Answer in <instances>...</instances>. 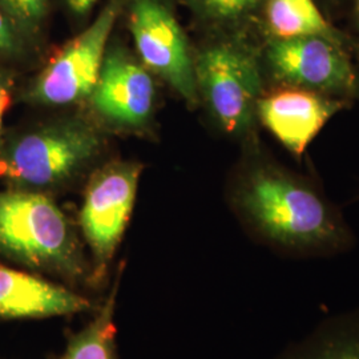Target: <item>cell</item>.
I'll return each mask as SVG.
<instances>
[{
  "label": "cell",
  "instance_id": "obj_1",
  "mask_svg": "<svg viewBox=\"0 0 359 359\" xmlns=\"http://www.w3.org/2000/svg\"><path fill=\"white\" fill-rule=\"evenodd\" d=\"M233 173L226 201L246 234L274 255L290 259L344 256L357 236L342 209L308 175L264 151L258 137Z\"/></svg>",
  "mask_w": 359,
  "mask_h": 359
},
{
  "label": "cell",
  "instance_id": "obj_2",
  "mask_svg": "<svg viewBox=\"0 0 359 359\" xmlns=\"http://www.w3.org/2000/svg\"><path fill=\"white\" fill-rule=\"evenodd\" d=\"M0 257L18 268L97 295L77 224L48 194L0 191Z\"/></svg>",
  "mask_w": 359,
  "mask_h": 359
},
{
  "label": "cell",
  "instance_id": "obj_3",
  "mask_svg": "<svg viewBox=\"0 0 359 359\" xmlns=\"http://www.w3.org/2000/svg\"><path fill=\"white\" fill-rule=\"evenodd\" d=\"M104 129L83 116H63L4 136L0 180L7 188L55 196L74 187L100 157Z\"/></svg>",
  "mask_w": 359,
  "mask_h": 359
},
{
  "label": "cell",
  "instance_id": "obj_4",
  "mask_svg": "<svg viewBox=\"0 0 359 359\" xmlns=\"http://www.w3.org/2000/svg\"><path fill=\"white\" fill-rule=\"evenodd\" d=\"M258 34L204 35L193 44L200 104L221 133L250 142L257 136V104L266 88Z\"/></svg>",
  "mask_w": 359,
  "mask_h": 359
},
{
  "label": "cell",
  "instance_id": "obj_5",
  "mask_svg": "<svg viewBox=\"0 0 359 359\" xmlns=\"http://www.w3.org/2000/svg\"><path fill=\"white\" fill-rule=\"evenodd\" d=\"M142 172L140 163L117 160L96 169L86 185L76 224L97 295L112 281V264L135 209Z\"/></svg>",
  "mask_w": 359,
  "mask_h": 359
},
{
  "label": "cell",
  "instance_id": "obj_6",
  "mask_svg": "<svg viewBox=\"0 0 359 359\" xmlns=\"http://www.w3.org/2000/svg\"><path fill=\"white\" fill-rule=\"evenodd\" d=\"M126 0H107L103 8L76 36L68 40L22 93L36 107H68L88 100L103 67Z\"/></svg>",
  "mask_w": 359,
  "mask_h": 359
},
{
  "label": "cell",
  "instance_id": "obj_7",
  "mask_svg": "<svg viewBox=\"0 0 359 359\" xmlns=\"http://www.w3.org/2000/svg\"><path fill=\"white\" fill-rule=\"evenodd\" d=\"M261 63L266 87L289 86L359 104L358 63L347 47L333 40H262Z\"/></svg>",
  "mask_w": 359,
  "mask_h": 359
},
{
  "label": "cell",
  "instance_id": "obj_8",
  "mask_svg": "<svg viewBox=\"0 0 359 359\" xmlns=\"http://www.w3.org/2000/svg\"><path fill=\"white\" fill-rule=\"evenodd\" d=\"M123 15L142 65L189 108H197L193 44L180 23L175 0H126Z\"/></svg>",
  "mask_w": 359,
  "mask_h": 359
},
{
  "label": "cell",
  "instance_id": "obj_9",
  "mask_svg": "<svg viewBox=\"0 0 359 359\" xmlns=\"http://www.w3.org/2000/svg\"><path fill=\"white\" fill-rule=\"evenodd\" d=\"M87 103L92 118L102 128L121 133L144 132L156 112L154 75L136 53L111 41Z\"/></svg>",
  "mask_w": 359,
  "mask_h": 359
},
{
  "label": "cell",
  "instance_id": "obj_10",
  "mask_svg": "<svg viewBox=\"0 0 359 359\" xmlns=\"http://www.w3.org/2000/svg\"><path fill=\"white\" fill-rule=\"evenodd\" d=\"M354 105L313 90L289 86L266 87L257 104L258 126L297 160H302L310 144L334 116Z\"/></svg>",
  "mask_w": 359,
  "mask_h": 359
},
{
  "label": "cell",
  "instance_id": "obj_11",
  "mask_svg": "<svg viewBox=\"0 0 359 359\" xmlns=\"http://www.w3.org/2000/svg\"><path fill=\"white\" fill-rule=\"evenodd\" d=\"M99 304L100 298L0 262V321L67 318L92 313Z\"/></svg>",
  "mask_w": 359,
  "mask_h": 359
},
{
  "label": "cell",
  "instance_id": "obj_12",
  "mask_svg": "<svg viewBox=\"0 0 359 359\" xmlns=\"http://www.w3.org/2000/svg\"><path fill=\"white\" fill-rule=\"evenodd\" d=\"M259 36L262 40L318 36L333 40L351 51L345 31L326 18L316 0H265Z\"/></svg>",
  "mask_w": 359,
  "mask_h": 359
},
{
  "label": "cell",
  "instance_id": "obj_13",
  "mask_svg": "<svg viewBox=\"0 0 359 359\" xmlns=\"http://www.w3.org/2000/svg\"><path fill=\"white\" fill-rule=\"evenodd\" d=\"M273 359H359V306L325 317Z\"/></svg>",
  "mask_w": 359,
  "mask_h": 359
},
{
  "label": "cell",
  "instance_id": "obj_14",
  "mask_svg": "<svg viewBox=\"0 0 359 359\" xmlns=\"http://www.w3.org/2000/svg\"><path fill=\"white\" fill-rule=\"evenodd\" d=\"M123 266L115 271L109 287L100 298V304L90 313L92 318L76 333L67 338L65 351L59 359H120L117 347L116 309L121 287Z\"/></svg>",
  "mask_w": 359,
  "mask_h": 359
},
{
  "label": "cell",
  "instance_id": "obj_15",
  "mask_svg": "<svg viewBox=\"0 0 359 359\" xmlns=\"http://www.w3.org/2000/svg\"><path fill=\"white\" fill-rule=\"evenodd\" d=\"M200 35L258 34L265 0H177Z\"/></svg>",
  "mask_w": 359,
  "mask_h": 359
},
{
  "label": "cell",
  "instance_id": "obj_16",
  "mask_svg": "<svg viewBox=\"0 0 359 359\" xmlns=\"http://www.w3.org/2000/svg\"><path fill=\"white\" fill-rule=\"evenodd\" d=\"M53 4V0H0V7L38 44L48 26Z\"/></svg>",
  "mask_w": 359,
  "mask_h": 359
},
{
  "label": "cell",
  "instance_id": "obj_17",
  "mask_svg": "<svg viewBox=\"0 0 359 359\" xmlns=\"http://www.w3.org/2000/svg\"><path fill=\"white\" fill-rule=\"evenodd\" d=\"M38 48V43L0 7V65L26 62Z\"/></svg>",
  "mask_w": 359,
  "mask_h": 359
},
{
  "label": "cell",
  "instance_id": "obj_18",
  "mask_svg": "<svg viewBox=\"0 0 359 359\" xmlns=\"http://www.w3.org/2000/svg\"><path fill=\"white\" fill-rule=\"evenodd\" d=\"M16 76L15 72L10 67L0 65V147L4 140V130H3V123L4 116L10 109L13 102V95L16 88Z\"/></svg>",
  "mask_w": 359,
  "mask_h": 359
},
{
  "label": "cell",
  "instance_id": "obj_19",
  "mask_svg": "<svg viewBox=\"0 0 359 359\" xmlns=\"http://www.w3.org/2000/svg\"><path fill=\"white\" fill-rule=\"evenodd\" d=\"M342 29L350 40L351 53L359 65V0H347V10Z\"/></svg>",
  "mask_w": 359,
  "mask_h": 359
},
{
  "label": "cell",
  "instance_id": "obj_20",
  "mask_svg": "<svg viewBox=\"0 0 359 359\" xmlns=\"http://www.w3.org/2000/svg\"><path fill=\"white\" fill-rule=\"evenodd\" d=\"M76 23H87L100 0H53Z\"/></svg>",
  "mask_w": 359,
  "mask_h": 359
},
{
  "label": "cell",
  "instance_id": "obj_21",
  "mask_svg": "<svg viewBox=\"0 0 359 359\" xmlns=\"http://www.w3.org/2000/svg\"><path fill=\"white\" fill-rule=\"evenodd\" d=\"M326 18L335 26L342 28L346 16L347 0H316Z\"/></svg>",
  "mask_w": 359,
  "mask_h": 359
}]
</instances>
